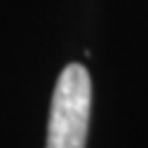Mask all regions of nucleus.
<instances>
[{
  "label": "nucleus",
  "instance_id": "1",
  "mask_svg": "<svg viewBox=\"0 0 148 148\" xmlns=\"http://www.w3.org/2000/svg\"><path fill=\"white\" fill-rule=\"evenodd\" d=\"M92 110V80L82 64H68L57 80L49 108L47 148H85Z\"/></svg>",
  "mask_w": 148,
  "mask_h": 148
}]
</instances>
